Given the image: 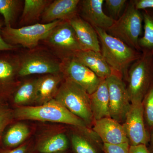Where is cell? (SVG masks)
I'll return each mask as SVG.
<instances>
[{"label": "cell", "mask_w": 153, "mask_h": 153, "mask_svg": "<svg viewBox=\"0 0 153 153\" xmlns=\"http://www.w3.org/2000/svg\"><path fill=\"white\" fill-rule=\"evenodd\" d=\"M14 118L19 120H32L58 123L73 126L86 135L94 132L81 119L70 112L60 103L52 99L37 106H20L13 111Z\"/></svg>", "instance_id": "obj_1"}, {"label": "cell", "mask_w": 153, "mask_h": 153, "mask_svg": "<svg viewBox=\"0 0 153 153\" xmlns=\"http://www.w3.org/2000/svg\"><path fill=\"white\" fill-rule=\"evenodd\" d=\"M94 29L98 35L102 57L113 72L127 81L130 65L139 59L142 53L111 36L105 30Z\"/></svg>", "instance_id": "obj_2"}, {"label": "cell", "mask_w": 153, "mask_h": 153, "mask_svg": "<svg viewBox=\"0 0 153 153\" xmlns=\"http://www.w3.org/2000/svg\"><path fill=\"white\" fill-rule=\"evenodd\" d=\"M54 99L82 119L88 127L92 126L94 119L91 106L90 94L81 86L64 79Z\"/></svg>", "instance_id": "obj_3"}, {"label": "cell", "mask_w": 153, "mask_h": 153, "mask_svg": "<svg viewBox=\"0 0 153 153\" xmlns=\"http://www.w3.org/2000/svg\"><path fill=\"white\" fill-rule=\"evenodd\" d=\"M129 68L127 88L131 103L142 102L153 83V54L142 52Z\"/></svg>", "instance_id": "obj_4"}, {"label": "cell", "mask_w": 153, "mask_h": 153, "mask_svg": "<svg viewBox=\"0 0 153 153\" xmlns=\"http://www.w3.org/2000/svg\"><path fill=\"white\" fill-rule=\"evenodd\" d=\"M143 22L142 13L136 8L132 1H130L123 15L117 20H115L112 26L106 32L140 52L141 49L139 41Z\"/></svg>", "instance_id": "obj_5"}, {"label": "cell", "mask_w": 153, "mask_h": 153, "mask_svg": "<svg viewBox=\"0 0 153 153\" xmlns=\"http://www.w3.org/2000/svg\"><path fill=\"white\" fill-rule=\"evenodd\" d=\"M61 21H56L49 24H36L20 28L4 26L2 29L3 39L8 44L32 49L41 40L46 39L53 29Z\"/></svg>", "instance_id": "obj_6"}, {"label": "cell", "mask_w": 153, "mask_h": 153, "mask_svg": "<svg viewBox=\"0 0 153 153\" xmlns=\"http://www.w3.org/2000/svg\"><path fill=\"white\" fill-rule=\"evenodd\" d=\"M44 40L61 60L82 50L69 21H61Z\"/></svg>", "instance_id": "obj_7"}, {"label": "cell", "mask_w": 153, "mask_h": 153, "mask_svg": "<svg viewBox=\"0 0 153 153\" xmlns=\"http://www.w3.org/2000/svg\"><path fill=\"white\" fill-rule=\"evenodd\" d=\"M60 73L63 79L80 85L89 94L96 90L102 80L74 56L61 59Z\"/></svg>", "instance_id": "obj_8"}, {"label": "cell", "mask_w": 153, "mask_h": 153, "mask_svg": "<svg viewBox=\"0 0 153 153\" xmlns=\"http://www.w3.org/2000/svg\"><path fill=\"white\" fill-rule=\"evenodd\" d=\"M109 93L110 117L122 124L131 103L123 79L117 73L106 79Z\"/></svg>", "instance_id": "obj_9"}, {"label": "cell", "mask_w": 153, "mask_h": 153, "mask_svg": "<svg viewBox=\"0 0 153 153\" xmlns=\"http://www.w3.org/2000/svg\"><path fill=\"white\" fill-rule=\"evenodd\" d=\"M59 74H61L60 62L47 53L30 52L22 57L19 56V76Z\"/></svg>", "instance_id": "obj_10"}, {"label": "cell", "mask_w": 153, "mask_h": 153, "mask_svg": "<svg viewBox=\"0 0 153 153\" xmlns=\"http://www.w3.org/2000/svg\"><path fill=\"white\" fill-rule=\"evenodd\" d=\"M122 125L130 146H147L149 142L150 134L145 124L141 102L131 103Z\"/></svg>", "instance_id": "obj_11"}, {"label": "cell", "mask_w": 153, "mask_h": 153, "mask_svg": "<svg viewBox=\"0 0 153 153\" xmlns=\"http://www.w3.org/2000/svg\"><path fill=\"white\" fill-rule=\"evenodd\" d=\"M103 0L80 1L78 11L82 19L94 28H98L106 31L114 22L112 17L107 16L102 8Z\"/></svg>", "instance_id": "obj_12"}, {"label": "cell", "mask_w": 153, "mask_h": 153, "mask_svg": "<svg viewBox=\"0 0 153 153\" xmlns=\"http://www.w3.org/2000/svg\"><path fill=\"white\" fill-rule=\"evenodd\" d=\"M92 130L103 143L118 145L128 143L122 124L111 117L94 120Z\"/></svg>", "instance_id": "obj_13"}, {"label": "cell", "mask_w": 153, "mask_h": 153, "mask_svg": "<svg viewBox=\"0 0 153 153\" xmlns=\"http://www.w3.org/2000/svg\"><path fill=\"white\" fill-rule=\"evenodd\" d=\"M19 56L10 53L0 55V95H7L16 86Z\"/></svg>", "instance_id": "obj_14"}, {"label": "cell", "mask_w": 153, "mask_h": 153, "mask_svg": "<svg viewBox=\"0 0 153 153\" xmlns=\"http://www.w3.org/2000/svg\"><path fill=\"white\" fill-rule=\"evenodd\" d=\"M79 0H55L45 10L42 16V24L56 21H70L78 15Z\"/></svg>", "instance_id": "obj_15"}, {"label": "cell", "mask_w": 153, "mask_h": 153, "mask_svg": "<svg viewBox=\"0 0 153 153\" xmlns=\"http://www.w3.org/2000/svg\"><path fill=\"white\" fill-rule=\"evenodd\" d=\"M74 29L82 50H91L100 52V42L95 29L79 16L69 21Z\"/></svg>", "instance_id": "obj_16"}, {"label": "cell", "mask_w": 153, "mask_h": 153, "mask_svg": "<svg viewBox=\"0 0 153 153\" xmlns=\"http://www.w3.org/2000/svg\"><path fill=\"white\" fill-rule=\"evenodd\" d=\"M74 56L101 79H106L112 74V69L100 52L80 50Z\"/></svg>", "instance_id": "obj_17"}, {"label": "cell", "mask_w": 153, "mask_h": 153, "mask_svg": "<svg viewBox=\"0 0 153 153\" xmlns=\"http://www.w3.org/2000/svg\"><path fill=\"white\" fill-rule=\"evenodd\" d=\"M90 99L94 121L110 117L109 93L106 79H102L96 90L90 94Z\"/></svg>", "instance_id": "obj_18"}, {"label": "cell", "mask_w": 153, "mask_h": 153, "mask_svg": "<svg viewBox=\"0 0 153 153\" xmlns=\"http://www.w3.org/2000/svg\"><path fill=\"white\" fill-rule=\"evenodd\" d=\"M62 78L61 74H47L38 78L36 102L42 105L54 99Z\"/></svg>", "instance_id": "obj_19"}, {"label": "cell", "mask_w": 153, "mask_h": 153, "mask_svg": "<svg viewBox=\"0 0 153 153\" xmlns=\"http://www.w3.org/2000/svg\"><path fill=\"white\" fill-rule=\"evenodd\" d=\"M52 1L25 0L20 18L21 25L28 26L38 21Z\"/></svg>", "instance_id": "obj_20"}, {"label": "cell", "mask_w": 153, "mask_h": 153, "mask_svg": "<svg viewBox=\"0 0 153 153\" xmlns=\"http://www.w3.org/2000/svg\"><path fill=\"white\" fill-rule=\"evenodd\" d=\"M38 79H30L22 83L14 91L13 101L20 106H30L36 102Z\"/></svg>", "instance_id": "obj_21"}, {"label": "cell", "mask_w": 153, "mask_h": 153, "mask_svg": "<svg viewBox=\"0 0 153 153\" xmlns=\"http://www.w3.org/2000/svg\"><path fill=\"white\" fill-rule=\"evenodd\" d=\"M68 141L63 133L49 135L38 143L37 149L40 153H63L68 148Z\"/></svg>", "instance_id": "obj_22"}, {"label": "cell", "mask_w": 153, "mask_h": 153, "mask_svg": "<svg viewBox=\"0 0 153 153\" xmlns=\"http://www.w3.org/2000/svg\"><path fill=\"white\" fill-rule=\"evenodd\" d=\"M30 134L28 126L18 123L11 126L5 134L4 143L9 148H16L22 144Z\"/></svg>", "instance_id": "obj_23"}, {"label": "cell", "mask_w": 153, "mask_h": 153, "mask_svg": "<svg viewBox=\"0 0 153 153\" xmlns=\"http://www.w3.org/2000/svg\"><path fill=\"white\" fill-rule=\"evenodd\" d=\"M142 14L144 34L140 38L139 45L142 52L153 54V13L144 10Z\"/></svg>", "instance_id": "obj_24"}, {"label": "cell", "mask_w": 153, "mask_h": 153, "mask_svg": "<svg viewBox=\"0 0 153 153\" xmlns=\"http://www.w3.org/2000/svg\"><path fill=\"white\" fill-rule=\"evenodd\" d=\"M22 1L0 0V14L2 16L4 27H12L20 10Z\"/></svg>", "instance_id": "obj_25"}, {"label": "cell", "mask_w": 153, "mask_h": 153, "mask_svg": "<svg viewBox=\"0 0 153 153\" xmlns=\"http://www.w3.org/2000/svg\"><path fill=\"white\" fill-rule=\"evenodd\" d=\"M89 137L81 134H72L71 143L75 153H97L95 146L89 140Z\"/></svg>", "instance_id": "obj_26"}, {"label": "cell", "mask_w": 153, "mask_h": 153, "mask_svg": "<svg viewBox=\"0 0 153 153\" xmlns=\"http://www.w3.org/2000/svg\"><path fill=\"white\" fill-rule=\"evenodd\" d=\"M141 103L145 124L150 134L153 129V83Z\"/></svg>", "instance_id": "obj_27"}, {"label": "cell", "mask_w": 153, "mask_h": 153, "mask_svg": "<svg viewBox=\"0 0 153 153\" xmlns=\"http://www.w3.org/2000/svg\"><path fill=\"white\" fill-rule=\"evenodd\" d=\"M127 1L126 0H105V2L110 13L116 18L120 16Z\"/></svg>", "instance_id": "obj_28"}, {"label": "cell", "mask_w": 153, "mask_h": 153, "mask_svg": "<svg viewBox=\"0 0 153 153\" xmlns=\"http://www.w3.org/2000/svg\"><path fill=\"white\" fill-rule=\"evenodd\" d=\"M14 118L13 112L5 105L0 103V133Z\"/></svg>", "instance_id": "obj_29"}, {"label": "cell", "mask_w": 153, "mask_h": 153, "mask_svg": "<svg viewBox=\"0 0 153 153\" xmlns=\"http://www.w3.org/2000/svg\"><path fill=\"white\" fill-rule=\"evenodd\" d=\"M128 143L118 145L103 143L102 150L104 153H129Z\"/></svg>", "instance_id": "obj_30"}, {"label": "cell", "mask_w": 153, "mask_h": 153, "mask_svg": "<svg viewBox=\"0 0 153 153\" xmlns=\"http://www.w3.org/2000/svg\"><path fill=\"white\" fill-rule=\"evenodd\" d=\"M4 24V20L0 19V52H8V51H13L17 49V46H13L8 44L3 39L2 36V29Z\"/></svg>", "instance_id": "obj_31"}, {"label": "cell", "mask_w": 153, "mask_h": 153, "mask_svg": "<svg viewBox=\"0 0 153 153\" xmlns=\"http://www.w3.org/2000/svg\"><path fill=\"white\" fill-rule=\"evenodd\" d=\"M132 1L136 8L139 10L153 8V0H134Z\"/></svg>", "instance_id": "obj_32"}, {"label": "cell", "mask_w": 153, "mask_h": 153, "mask_svg": "<svg viewBox=\"0 0 153 153\" xmlns=\"http://www.w3.org/2000/svg\"><path fill=\"white\" fill-rule=\"evenodd\" d=\"M2 153H31L30 148L28 144L25 143L13 149L5 151Z\"/></svg>", "instance_id": "obj_33"}, {"label": "cell", "mask_w": 153, "mask_h": 153, "mask_svg": "<svg viewBox=\"0 0 153 153\" xmlns=\"http://www.w3.org/2000/svg\"><path fill=\"white\" fill-rule=\"evenodd\" d=\"M129 153H152L147 147L146 145H139L130 146Z\"/></svg>", "instance_id": "obj_34"}, {"label": "cell", "mask_w": 153, "mask_h": 153, "mask_svg": "<svg viewBox=\"0 0 153 153\" xmlns=\"http://www.w3.org/2000/svg\"><path fill=\"white\" fill-rule=\"evenodd\" d=\"M149 143L150 144L151 150L152 152V153H153V129L150 134L149 142Z\"/></svg>", "instance_id": "obj_35"}, {"label": "cell", "mask_w": 153, "mask_h": 153, "mask_svg": "<svg viewBox=\"0 0 153 153\" xmlns=\"http://www.w3.org/2000/svg\"><path fill=\"white\" fill-rule=\"evenodd\" d=\"M64 153V152H63V153Z\"/></svg>", "instance_id": "obj_36"}]
</instances>
